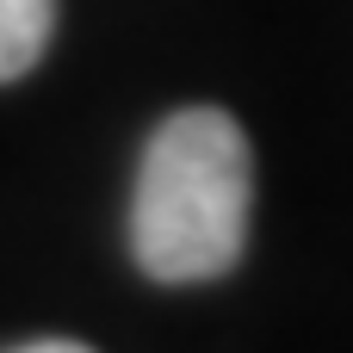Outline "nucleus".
I'll return each mask as SVG.
<instances>
[{"label": "nucleus", "mask_w": 353, "mask_h": 353, "mask_svg": "<svg viewBox=\"0 0 353 353\" xmlns=\"http://www.w3.org/2000/svg\"><path fill=\"white\" fill-rule=\"evenodd\" d=\"M254 155L230 112L186 105L155 124L130 192V254L161 285L223 279L248 248Z\"/></svg>", "instance_id": "f257e3e1"}, {"label": "nucleus", "mask_w": 353, "mask_h": 353, "mask_svg": "<svg viewBox=\"0 0 353 353\" xmlns=\"http://www.w3.org/2000/svg\"><path fill=\"white\" fill-rule=\"evenodd\" d=\"M56 37V0H0V87L31 74Z\"/></svg>", "instance_id": "f03ea898"}, {"label": "nucleus", "mask_w": 353, "mask_h": 353, "mask_svg": "<svg viewBox=\"0 0 353 353\" xmlns=\"http://www.w3.org/2000/svg\"><path fill=\"white\" fill-rule=\"evenodd\" d=\"M6 353H93L81 341H25V347H6Z\"/></svg>", "instance_id": "7ed1b4c3"}]
</instances>
